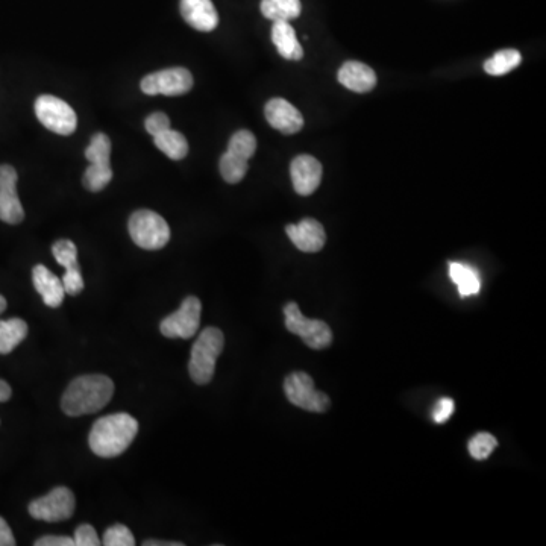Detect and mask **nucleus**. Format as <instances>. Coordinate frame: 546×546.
Masks as SVG:
<instances>
[{"mask_svg":"<svg viewBox=\"0 0 546 546\" xmlns=\"http://www.w3.org/2000/svg\"><path fill=\"white\" fill-rule=\"evenodd\" d=\"M64 292L66 295L76 296L84 290V278H82L81 269H66L63 277Z\"/></svg>","mask_w":546,"mask_h":546,"instance_id":"nucleus-31","label":"nucleus"},{"mask_svg":"<svg viewBox=\"0 0 546 546\" xmlns=\"http://www.w3.org/2000/svg\"><path fill=\"white\" fill-rule=\"evenodd\" d=\"M248 167V160L236 157V155L230 154L228 151L220 158V175L228 184H237V182L242 181L246 172H248Z\"/></svg>","mask_w":546,"mask_h":546,"instance_id":"nucleus-25","label":"nucleus"},{"mask_svg":"<svg viewBox=\"0 0 546 546\" xmlns=\"http://www.w3.org/2000/svg\"><path fill=\"white\" fill-rule=\"evenodd\" d=\"M261 14L272 22H290L301 16V0H261Z\"/></svg>","mask_w":546,"mask_h":546,"instance_id":"nucleus-21","label":"nucleus"},{"mask_svg":"<svg viewBox=\"0 0 546 546\" xmlns=\"http://www.w3.org/2000/svg\"><path fill=\"white\" fill-rule=\"evenodd\" d=\"M85 158L90 164H110L111 158V140L107 134L93 135L90 145L85 149Z\"/></svg>","mask_w":546,"mask_h":546,"instance_id":"nucleus-26","label":"nucleus"},{"mask_svg":"<svg viewBox=\"0 0 546 546\" xmlns=\"http://www.w3.org/2000/svg\"><path fill=\"white\" fill-rule=\"evenodd\" d=\"M145 128L152 137H155V135L161 134V132L167 131L170 128V119L167 117V114L158 111V113L146 117Z\"/></svg>","mask_w":546,"mask_h":546,"instance_id":"nucleus-33","label":"nucleus"},{"mask_svg":"<svg viewBox=\"0 0 546 546\" xmlns=\"http://www.w3.org/2000/svg\"><path fill=\"white\" fill-rule=\"evenodd\" d=\"M286 233L293 245L302 252L314 254L324 249L327 242V234H325L324 226L316 219H304L299 223L286 226Z\"/></svg>","mask_w":546,"mask_h":546,"instance_id":"nucleus-14","label":"nucleus"},{"mask_svg":"<svg viewBox=\"0 0 546 546\" xmlns=\"http://www.w3.org/2000/svg\"><path fill=\"white\" fill-rule=\"evenodd\" d=\"M264 116L272 128L286 135L298 134L304 128V117L298 108L286 99H270L264 107Z\"/></svg>","mask_w":546,"mask_h":546,"instance_id":"nucleus-13","label":"nucleus"},{"mask_svg":"<svg viewBox=\"0 0 546 546\" xmlns=\"http://www.w3.org/2000/svg\"><path fill=\"white\" fill-rule=\"evenodd\" d=\"M272 41L281 57L286 60L299 61L304 57V49L289 22H273Z\"/></svg>","mask_w":546,"mask_h":546,"instance_id":"nucleus-18","label":"nucleus"},{"mask_svg":"<svg viewBox=\"0 0 546 546\" xmlns=\"http://www.w3.org/2000/svg\"><path fill=\"white\" fill-rule=\"evenodd\" d=\"M322 173L324 167L321 161H317L311 155H299L290 164L293 189L301 196H310L316 192L322 181Z\"/></svg>","mask_w":546,"mask_h":546,"instance_id":"nucleus-12","label":"nucleus"},{"mask_svg":"<svg viewBox=\"0 0 546 546\" xmlns=\"http://www.w3.org/2000/svg\"><path fill=\"white\" fill-rule=\"evenodd\" d=\"M155 146L173 161H181L189 155V142L181 132L169 128L154 137Z\"/></svg>","mask_w":546,"mask_h":546,"instance_id":"nucleus-20","label":"nucleus"},{"mask_svg":"<svg viewBox=\"0 0 546 546\" xmlns=\"http://www.w3.org/2000/svg\"><path fill=\"white\" fill-rule=\"evenodd\" d=\"M202 304L196 296L182 301L178 311L161 321L160 331L169 339H192L201 325Z\"/></svg>","mask_w":546,"mask_h":546,"instance_id":"nucleus-8","label":"nucleus"},{"mask_svg":"<svg viewBox=\"0 0 546 546\" xmlns=\"http://www.w3.org/2000/svg\"><path fill=\"white\" fill-rule=\"evenodd\" d=\"M52 254H54L55 260L58 264L64 267V269H75L79 267L78 264V248L72 240H58L52 246Z\"/></svg>","mask_w":546,"mask_h":546,"instance_id":"nucleus-29","label":"nucleus"},{"mask_svg":"<svg viewBox=\"0 0 546 546\" xmlns=\"http://www.w3.org/2000/svg\"><path fill=\"white\" fill-rule=\"evenodd\" d=\"M76 501L72 490L67 487H55L46 496L35 499L29 504V515L38 521L61 522L72 518Z\"/></svg>","mask_w":546,"mask_h":546,"instance_id":"nucleus-9","label":"nucleus"},{"mask_svg":"<svg viewBox=\"0 0 546 546\" xmlns=\"http://www.w3.org/2000/svg\"><path fill=\"white\" fill-rule=\"evenodd\" d=\"M17 179L13 166H0V220L10 225H19L25 219V210L17 195Z\"/></svg>","mask_w":546,"mask_h":546,"instance_id":"nucleus-11","label":"nucleus"},{"mask_svg":"<svg viewBox=\"0 0 546 546\" xmlns=\"http://www.w3.org/2000/svg\"><path fill=\"white\" fill-rule=\"evenodd\" d=\"M449 277L454 281L455 286L459 289L460 296H463V298L478 295L481 292L480 275L469 264H449Z\"/></svg>","mask_w":546,"mask_h":546,"instance_id":"nucleus-19","label":"nucleus"},{"mask_svg":"<svg viewBox=\"0 0 546 546\" xmlns=\"http://www.w3.org/2000/svg\"><path fill=\"white\" fill-rule=\"evenodd\" d=\"M132 242L146 251L163 249L170 240V228L166 220L152 210L135 211L128 222Z\"/></svg>","mask_w":546,"mask_h":546,"instance_id":"nucleus-4","label":"nucleus"},{"mask_svg":"<svg viewBox=\"0 0 546 546\" xmlns=\"http://www.w3.org/2000/svg\"><path fill=\"white\" fill-rule=\"evenodd\" d=\"M35 546H75V540L67 536H44L35 542Z\"/></svg>","mask_w":546,"mask_h":546,"instance_id":"nucleus-35","label":"nucleus"},{"mask_svg":"<svg viewBox=\"0 0 546 546\" xmlns=\"http://www.w3.org/2000/svg\"><path fill=\"white\" fill-rule=\"evenodd\" d=\"M284 316H286V328L295 336L301 337L302 342L308 348L325 349L333 342V333L331 328L324 321L317 319H307L299 310L296 302H289L284 307Z\"/></svg>","mask_w":546,"mask_h":546,"instance_id":"nucleus-5","label":"nucleus"},{"mask_svg":"<svg viewBox=\"0 0 546 546\" xmlns=\"http://www.w3.org/2000/svg\"><path fill=\"white\" fill-rule=\"evenodd\" d=\"M496 446H498V440L495 436L490 433H478L469 440L468 449L475 460H486L495 451Z\"/></svg>","mask_w":546,"mask_h":546,"instance_id":"nucleus-28","label":"nucleus"},{"mask_svg":"<svg viewBox=\"0 0 546 546\" xmlns=\"http://www.w3.org/2000/svg\"><path fill=\"white\" fill-rule=\"evenodd\" d=\"M139 433V422L128 413L104 416L91 428L88 443L91 451L104 459L123 454Z\"/></svg>","mask_w":546,"mask_h":546,"instance_id":"nucleus-2","label":"nucleus"},{"mask_svg":"<svg viewBox=\"0 0 546 546\" xmlns=\"http://www.w3.org/2000/svg\"><path fill=\"white\" fill-rule=\"evenodd\" d=\"M35 116L44 128L58 135H70L78 128V116L66 101L43 95L35 101Z\"/></svg>","mask_w":546,"mask_h":546,"instance_id":"nucleus-7","label":"nucleus"},{"mask_svg":"<svg viewBox=\"0 0 546 546\" xmlns=\"http://www.w3.org/2000/svg\"><path fill=\"white\" fill-rule=\"evenodd\" d=\"M255 151H257V139L251 131H246V129L237 131L228 143V152L243 158V160H249Z\"/></svg>","mask_w":546,"mask_h":546,"instance_id":"nucleus-27","label":"nucleus"},{"mask_svg":"<svg viewBox=\"0 0 546 546\" xmlns=\"http://www.w3.org/2000/svg\"><path fill=\"white\" fill-rule=\"evenodd\" d=\"M5 308H7V301L4 296L0 295V314L4 313Z\"/></svg>","mask_w":546,"mask_h":546,"instance_id":"nucleus-39","label":"nucleus"},{"mask_svg":"<svg viewBox=\"0 0 546 546\" xmlns=\"http://www.w3.org/2000/svg\"><path fill=\"white\" fill-rule=\"evenodd\" d=\"M225 337L219 328H205L199 334L190 355L189 372L196 384L210 383L216 371V361L222 354Z\"/></svg>","mask_w":546,"mask_h":546,"instance_id":"nucleus-3","label":"nucleus"},{"mask_svg":"<svg viewBox=\"0 0 546 546\" xmlns=\"http://www.w3.org/2000/svg\"><path fill=\"white\" fill-rule=\"evenodd\" d=\"M179 10L182 19L196 31L211 32L219 25V14L211 0H181Z\"/></svg>","mask_w":546,"mask_h":546,"instance_id":"nucleus-15","label":"nucleus"},{"mask_svg":"<svg viewBox=\"0 0 546 546\" xmlns=\"http://www.w3.org/2000/svg\"><path fill=\"white\" fill-rule=\"evenodd\" d=\"M16 545V539H14L13 531H11L10 525L7 524L4 518H0V546H14Z\"/></svg>","mask_w":546,"mask_h":546,"instance_id":"nucleus-36","label":"nucleus"},{"mask_svg":"<svg viewBox=\"0 0 546 546\" xmlns=\"http://www.w3.org/2000/svg\"><path fill=\"white\" fill-rule=\"evenodd\" d=\"M11 387L7 381L0 380V402H7L11 398Z\"/></svg>","mask_w":546,"mask_h":546,"instance_id":"nucleus-37","label":"nucleus"},{"mask_svg":"<svg viewBox=\"0 0 546 546\" xmlns=\"http://www.w3.org/2000/svg\"><path fill=\"white\" fill-rule=\"evenodd\" d=\"M105 546H132L135 545L134 534L125 525H113L104 534Z\"/></svg>","mask_w":546,"mask_h":546,"instance_id":"nucleus-30","label":"nucleus"},{"mask_svg":"<svg viewBox=\"0 0 546 546\" xmlns=\"http://www.w3.org/2000/svg\"><path fill=\"white\" fill-rule=\"evenodd\" d=\"M32 281H34L35 290L40 293L44 304L51 308H58L63 304L64 292L63 281L54 275L48 267L43 264H37L32 270Z\"/></svg>","mask_w":546,"mask_h":546,"instance_id":"nucleus-17","label":"nucleus"},{"mask_svg":"<svg viewBox=\"0 0 546 546\" xmlns=\"http://www.w3.org/2000/svg\"><path fill=\"white\" fill-rule=\"evenodd\" d=\"M284 392L293 405L310 413H325L331 405L327 393L316 390L313 378L305 372L290 374L284 380Z\"/></svg>","mask_w":546,"mask_h":546,"instance_id":"nucleus-6","label":"nucleus"},{"mask_svg":"<svg viewBox=\"0 0 546 546\" xmlns=\"http://www.w3.org/2000/svg\"><path fill=\"white\" fill-rule=\"evenodd\" d=\"M145 546H182L184 543L181 542H161V540H146L143 543Z\"/></svg>","mask_w":546,"mask_h":546,"instance_id":"nucleus-38","label":"nucleus"},{"mask_svg":"<svg viewBox=\"0 0 546 546\" xmlns=\"http://www.w3.org/2000/svg\"><path fill=\"white\" fill-rule=\"evenodd\" d=\"M114 383L105 375H82L75 378L64 392L61 408L67 416L93 415L111 401Z\"/></svg>","mask_w":546,"mask_h":546,"instance_id":"nucleus-1","label":"nucleus"},{"mask_svg":"<svg viewBox=\"0 0 546 546\" xmlns=\"http://www.w3.org/2000/svg\"><path fill=\"white\" fill-rule=\"evenodd\" d=\"M337 79L343 87L355 93H368L377 85V73L368 64L360 61H346L337 73Z\"/></svg>","mask_w":546,"mask_h":546,"instance_id":"nucleus-16","label":"nucleus"},{"mask_svg":"<svg viewBox=\"0 0 546 546\" xmlns=\"http://www.w3.org/2000/svg\"><path fill=\"white\" fill-rule=\"evenodd\" d=\"M28 336V325L22 319L0 321V354L13 352Z\"/></svg>","mask_w":546,"mask_h":546,"instance_id":"nucleus-22","label":"nucleus"},{"mask_svg":"<svg viewBox=\"0 0 546 546\" xmlns=\"http://www.w3.org/2000/svg\"><path fill=\"white\" fill-rule=\"evenodd\" d=\"M140 88L149 96L186 95L193 88V75L184 67H172L145 76L140 82Z\"/></svg>","mask_w":546,"mask_h":546,"instance_id":"nucleus-10","label":"nucleus"},{"mask_svg":"<svg viewBox=\"0 0 546 546\" xmlns=\"http://www.w3.org/2000/svg\"><path fill=\"white\" fill-rule=\"evenodd\" d=\"M454 410L455 404L451 398L439 399L433 408V421L436 422V424H445V422L451 418Z\"/></svg>","mask_w":546,"mask_h":546,"instance_id":"nucleus-34","label":"nucleus"},{"mask_svg":"<svg viewBox=\"0 0 546 546\" xmlns=\"http://www.w3.org/2000/svg\"><path fill=\"white\" fill-rule=\"evenodd\" d=\"M113 176L111 164H90L85 170L82 182H84V187L88 192L98 193L102 192L110 184Z\"/></svg>","mask_w":546,"mask_h":546,"instance_id":"nucleus-24","label":"nucleus"},{"mask_svg":"<svg viewBox=\"0 0 546 546\" xmlns=\"http://www.w3.org/2000/svg\"><path fill=\"white\" fill-rule=\"evenodd\" d=\"M522 57L515 49L499 51L484 63V70L492 76H503L512 72L521 64Z\"/></svg>","mask_w":546,"mask_h":546,"instance_id":"nucleus-23","label":"nucleus"},{"mask_svg":"<svg viewBox=\"0 0 546 546\" xmlns=\"http://www.w3.org/2000/svg\"><path fill=\"white\" fill-rule=\"evenodd\" d=\"M75 546H98L101 545V539H99L98 533H96L95 528L91 527L88 524L79 525L76 528L75 536Z\"/></svg>","mask_w":546,"mask_h":546,"instance_id":"nucleus-32","label":"nucleus"}]
</instances>
